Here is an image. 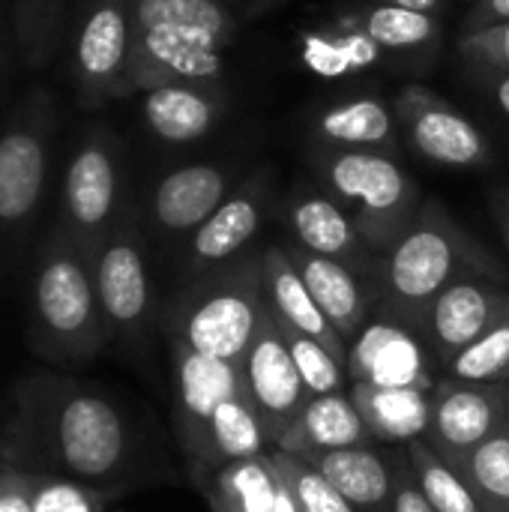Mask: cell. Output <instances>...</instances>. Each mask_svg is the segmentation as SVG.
<instances>
[{
  "mask_svg": "<svg viewBox=\"0 0 509 512\" xmlns=\"http://www.w3.org/2000/svg\"><path fill=\"white\" fill-rule=\"evenodd\" d=\"M267 198H270V183L264 174H255L249 183L234 189L222 201V207L195 234L186 237V252H183L186 279H198L204 273H213L243 258V249L255 240L261 228Z\"/></svg>",
  "mask_w": 509,
  "mask_h": 512,
  "instance_id": "17",
  "label": "cell"
},
{
  "mask_svg": "<svg viewBox=\"0 0 509 512\" xmlns=\"http://www.w3.org/2000/svg\"><path fill=\"white\" fill-rule=\"evenodd\" d=\"M390 512H435L432 504L423 498L408 459H396V486H393Z\"/></svg>",
  "mask_w": 509,
  "mask_h": 512,
  "instance_id": "39",
  "label": "cell"
},
{
  "mask_svg": "<svg viewBox=\"0 0 509 512\" xmlns=\"http://www.w3.org/2000/svg\"><path fill=\"white\" fill-rule=\"evenodd\" d=\"M231 195V174L213 162H192L168 171L150 192V228L171 240L195 234Z\"/></svg>",
  "mask_w": 509,
  "mask_h": 512,
  "instance_id": "18",
  "label": "cell"
},
{
  "mask_svg": "<svg viewBox=\"0 0 509 512\" xmlns=\"http://www.w3.org/2000/svg\"><path fill=\"white\" fill-rule=\"evenodd\" d=\"M348 381L369 387L435 390V354L417 327L375 312L348 345Z\"/></svg>",
  "mask_w": 509,
  "mask_h": 512,
  "instance_id": "13",
  "label": "cell"
},
{
  "mask_svg": "<svg viewBox=\"0 0 509 512\" xmlns=\"http://www.w3.org/2000/svg\"><path fill=\"white\" fill-rule=\"evenodd\" d=\"M27 342L51 366L90 363L111 345L90 255L57 222L30 270Z\"/></svg>",
  "mask_w": 509,
  "mask_h": 512,
  "instance_id": "4",
  "label": "cell"
},
{
  "mask_svg": "<svg viewBox=\"0 0 509 512\" xmlns=\"http://www.w3.org/2000/svg\"><path fill=\"white\" fill-rule=\"evenodd\" d=\"M492 96H495V102L501 105V111L509 117V75H498V78H495Z\"/></svg>",
  "mask_w": 509,
  "mask_h": 512,
  "instance_id": "42",
  "label": "cell"
},
{
  "mask_svg": "<svg viewBox=\"0 0 509 512\" xmlns=\"http://www.w3.org/2000/svg\"><path fill=\"white\" fill-rule=\"evenodd\" d=\"M372 3H381V6H405V9H417V12H429V15H438L444 0H372Z\"/></svg>",
  "mask_w": 509,
  "mask_h": 512,
  "instance_id": "41",
  "label": "cell"
},
{
  "mask_svg": "<svg viewBox=\"0 0 509 512\" xmlns=\"http://www.w3.org/2000/svg\"><path fill=\"white\" fill-rule=\"evenodd\" d=\"M276 321H279V318H276ZM279 327H282V333H285V342H288V348H291V357H294V363H297V372H300L303 387H306L309 396L348 393V384H351V381H348V366H345L336 354H330L321 342L303 336L300 330H294V327H288V324H282V321H279Z\"/></svg>",
  "mask_w": 509,
  "mask_h": 512,
  "instance_id": "34",
  "label": "cell"
},
{
  "mask_svg": "<svg viewBox=\"0 0 509 512\" xmlns=\"http://www.w3.org/2000/svg\"><path fill=\"white\" fill-rule=\"evenodd\" d=\"M378 444L360 417L351 393L309 396L294 426L285 432L276 450L303 456L318 450H348V447H372Z\"/></svg>",
  "mask_w": 509,
  "mask_h": 512,
  "instance_id": "24",
  "label": "cell"
},
{
  "mask_svg": "<svg viewBox=\"0 0 509 512\" xmlns=\"http://www.w3.org/2000/svg\"><path fill=\"white\" fill-rule=\"evenodd\" d=\"M306 459L357 512H390L396 486V459L372 447L318 450L303 453Z\"/></svg>",
  "mask_w": 509,
  "mask_h": 512,
  "instance_id": "22",
  "label": "cell"
},
{
  "mask_svg": "<svg viewBox=\"0 0 509 512\" xmlns=\"http://www.w3.org/2000/svg\"><path fill=\"white\" fill-rule=\"evenodd\" d=\"M447 378L474 381V384H501L509 381V318L486 330L477 342L459 351L447 366Z\"/></svg>",
  "mask_w": 509,
  "mask_h": 512,
  "instance_id": "33",
  "label": "cell"
},
{
  "mask_svg": "<svg viewBox=\"0 0 509 512\" xmlns=\"http://www.w3.org/2000/svg\"><path fill=\"white\" fill-rule=\"evenodd\" d=\"M261 3H270V0H261Z\"/></svg>",
  "mask_w": 509,
  "mask_h": 512,
  "instance_id": "44",
  "label": "cell"
},
{
  "mask_svg": "<svg viewBox=\"0 0 509 512\" xmlns=\"http://www.w3.org/2000/svg\"><path fill=\"white\" fill-rule=\"evenodd\" d=\"M509 318V291L504 282L465 276L444 288L420 321V333L441 369L477 342L486 330Z\"/></svg>",
  "mask_w": 509,
  "mask_h": 512,
  "instance_id": "15",
  "label": "cell"
},
{
  "mask_svg": "<svg viewBox=\"0 0 509 512\" xmlns=\"http://www.w3.org/2000/svg\"><path fill=\"white\" fill-rule=\"evenodd\" d=\"M168 348H171V381H174V429H177L180 450L189 462L198 453L216 408L228 396L243 393L246 384H243L240 363L204 357L177 345Z\"/></svg>",
  "mask_w": 509,
  "mask_h": 512,
  "instance_id": "16",
  "label": "cell"
},
{
  "mask_svg": "<svg viewBox=\"0 0 509 512\" xmlns=\"http://www.w3.org/2000/svg\"><path fill=\"white\" fill-rule=\"evenodd\" d=\"M117 492L30 468V512H105Z\"/></svg>",
  "mask_w": 509,
  "mask_h": 512,
  "instance_id": "35",
  "label": "cell"
},
{
  "mask_svg": "<svg viewBox=\"0 0 509 512\" xmlns=\"http://www.w3.org/2000/svg\"><path fill=\"white\" fill-rule=\"evenodd\" d=\"M132 6L129 0H84L72 39L75 102L99 111L111 99L129 96Z\"/></svg>",
  "mask_w": 509,
  "mask_h": 512,
  "instance_id": "10",
  "label": "cell"
},
{
  "mask_svg": "<svg viewBox=\"0 0 509 512\" xmlns=\"http://www.w3.org/2000/svg\"><path fill=\"white\" fill-rule=\"evenodd\" d=\"M288 228L294 231L297 246L342 261L363 276L378 273V255L363 243L351 216L330 195L306 192L294 198V204L288 207Z\"/></svg>",
  "mask_w": 509,
  "mask_h": 512,
  "instance_id": "20",
  "label": "cell"
},
{
  "mask_svg": "<svg viewBox=\"0 0 509 512\" xmlns=\"http://www.w3.org/2000/svg\"><path fill=\"white\" fill-rule=\"evenodd\" d=\"M273 462L300 512H357L306 459L285 450H273Z\"/></svg>",
  "mask_w": 509,
  "mask_h": 512,
  "instance_id": "36",
  "label": "cell"
},
{
  "mask_svg": "<svg viewBox=\"0 0 509 512\" xmlns=\"http://www.w3.org/2000/svg\"><path fill=\"white\" fill-rule=\"evenodd\" d=\"M0 512H30V468L0 444Z\"/></svg>",
  "mask_w": 509,
  "mask_h": 512,
  "instance_id": "38",
  "label": "cell"
},
{
  "mask_svg": "<svg viewBox=\"0 0 509 512\" xmlns=\"http://www.w3.org/2000/svg\"><path fill=\"white\" fill-rule=\"evenodd\" d=\"M462 477L486 512H509V423L483 441L462 465Z\"/></svg>",
  "mask_w": 509,
  "mask_h": 512,
  "instance_id": "31",
  "label": "cell"
},
{
  "mask_svg": "<svg viewBox=\"0 0 509 512\" xmlns=\"http://www.w3.org/2000/svg\"><path fill=\"white\" fill-rule=\"evenodd\" d=\"M339 21L348 24L351 30L366 33L384 51L387 48H399V51L417 48V45H426L429 39H435V33H438V15L405 9V6H381V3L357 9Z\"/></svg>",
  "mask_w": 509,
  "mask_h": 512,
  "instance_id": "30",
  "label": "cell"
},
{
  "mask_svg": "<svg viewBox=\"0 0 509 512\" xmlns=\"http://www.w3.org/2000/svg\"><path fill=\"white\" fill-rule=\"evenodd\" d=\"M126 207L120 144L108 129L93 126L69 153L57 225L90 255L111 234Z\"/></svg>",
  "mask_w": 509,
  "mask_h": 512,
  "instance_id": "9",
  "label": "cell"
},
{
  "mask_svg": "<svg viewBox=\"0 0 509 512\" xmlns=\"http://www.w3.org/2000/svg\"><path fill=\"white\" fill-rule=\"evenodd\" d=\"M465 276L504 282V267L465 228H459L441 204L423 201L405 234L378 258L375 312L420 330L435 297Z\"/></svg>",
  "mask_w": 509,
  "mask_h": 512,
  "instance_id": "3",
  "label": "cell"
},
{
  "mask_svg": "<svg viewBox=\"0 0 509 512\" xmlns=\"http://www.w3.org/2000/svg\"><path fill=\"white\" fill-rule=\"evenodd\" d=\"M318 138L330 144V150H375L387 153L399 144V120L396 111L381 99L357 96L330 105L315 120Z\"/></svg>",
  "mask_w": 509,
  "mask_h": 512,
  "instance_id": "27",
  "label": "cell"
},
{
  "mask_svg": "<svg viewBox=\"0 0 509 512\" xmlns=\"http://www.w3.org/2000/svg\"><path fill=\"white\" fill-rule=\"evenodd\" d=\"M225 84H162L144 93L141 117L165 144L201 141L225 114Z\"/></svg>",
  "mask_w": 509,
  "mask_h": 512,
  "instance_id": "21",
  "label": "cell"
},
{
  "mask_svg": "<svg viewBox=\"0 0 509 512\" xmlns=\"http://www.w3.org/2000/svg\"><path fill=\"white\" fill-rule=\"evenodd\" d=\"M69 0H15V36L18 51L30 69L45 66L63 36Z\"/></svg>",
  "mask_w": 509,
  "mask_h": 512,
  "instance_id": "32",
  "label": "cell"
},
{
  "mask_svg": "<svg viewBox=\"0 0 509 512\" xmlns=\"http://www.w3.org/2000/svg\"><path fill=\"white\" fill-rule=\"evenodd\" d=\"M108 342L138 351L156 324V294L144 258L141 219L129 204L111 234L90 252Z\"/></svg>",
  "mask_w": 509,
  "mask_h": 512,
  "instance_id": "8",
  "label": "cell"
},
{
  "mask_svg": "<svg viewBox=\"0 0 509 512\" xmlns=\"http://www.w3.org/2000/svg\"><path fill=\"white\" fill-rule=\"evenodd\" d=\"M393 111L405 138L423 159L444 168H480L492 162L489 138L435 90L408 84L399 90Z\"/></svg>",
  "mask_w": 509,
  "mask_h": 512,
  "instance_id": "12",
  "label": "cell"
},
{
  "mask_svg": "<svg viewBox=\"0 0 509 512\" xmlns=\"http://www.w3.org/2000/svg\"><path fill=\"white\" fill-rule=\"evenodd\" d=\"M297 45H300L303 66L312 75L330 78V81L369 72L381 60V54H384V48L378 42H372L360 30H351L342 21H333L327 27L300 30L297 33Z\"/></svg>",
  "mask_w": 509,
  "mask_h": 512,
  "instance_id": "28",
  "label": "cell"
},
{
  "mask_svg": "<svg viewBox=\"0 0 509 512\" xmlns=\"http://www.w3.org/2000/svg\"><path fill=\"white\" fill-rule=\"evenodd\" d=\"M9 402L0 444L27 468L117 495L147 480L144 438L129 411L102 387L39 369L12 387Z\"/></svg>",
  "mask_w": 509,
  "mask_h": 512,
  "instance_id": "1",
  "label": "cell"
},
{
  "mask_svg": "<svg viewBox=\"0 0 509 512\" xmlns=\"http://www.w3.org/2000/svg\"><path fill=\"white\" fill-rule=\"evenodd\" d=\"M129 96L162 84H222L237 18L225 0H129Z\"/></svg>",
  "mask_w": 509,
  "mask_h": 512,
  "instance_id": "2",
  "label": "cell"
},
{
  "mask_svg": "<svg viewBox=\"0 0 509 512\" xmlns=\"http://www.w3.org/2000/svg\"><path fill=\"white\" fill-rule=\"evenodd\" d=\"M459 48L474 66L495 75H509V21L483 30H465Z\"/></svg>",
  "mask_w": 509,
  "mask_h": 512,
  "instance_id": "37",
  "label": "cell"
},
{
  "mask_svg": "<svg viewBox=\"0 0 509 512\" xmlns=\"http://www.w3.org/2000/svg\"><path fill=\"white\" fill-rule=\"evenodd\" d=\"M509 21V0H480L471 15L465 30H483V27H495V24H507Z\"/></svg>",
  "mask_w": 509,
  "mask_h": 512,
  "instance_id": "40",
  "label": "cell"
},
{
  "mask_svg": "<svg viewBox=\"0 0 509 512\" xmlns=\"http://www.w3.org/2000/svg\"><path fill=\"white\" fill-rule=\"evenodd\" d=\"M240 369H243L246 393H249L255 411L261 414L270 444L276 450L279 441L285 438V432L294 426L297 414L303 411L309 393L303 387V378L297 372V363L291 357V348L285 342V333H282L273 309H267Z\"/></svg>",
  "mask_w": 509,
  "mask_h": 512,
  "instance_id": "14",
  "label": "cell"
},
{
  "mask_svg": "<svg viewBox=\"0 0 509 512\" xmlns=\"http://www.w3.org/2000/svg\"><path fill=\"white\" fill-rule=\"evenodd\" d=\"M267 309L270 300L261 255H246L189 279L159 315V324L168 345L243 363Z\"/></svg>",
  "mask_w": 509,
  "mask_h": 512,
  "instance_id": "5",
  "label": "cell"
},
{
  "mask_svg": "<svg viewBox=\"0 0 509 512\" xmlns=\"http://www.w3.org/2000/svg\"><path fill=\"white\" fill-rule=\"evenodd\" d=\"M495 210H498V225H501V234H504V240H507V246H509V198H501V201L495 204Z\"/></svg>",
  "mask_w": 509,
  "mask_h": 512,
  "instance_id": "43",
  "label": "cell"
},
{
  "mask_svg": "<svg viewBox=\"0 0 509 512\" xmlns=\"http://www.w3.org/2000/svg\"><path fill=\"white\" fill-rule=\"evenodd\" d=\"M261 264H264V282H267V300L273 315L300 330L303 336L321 342L330 354H336L345 366H348V342L339 336V330L327 321V315L318 309L315 297L309 294L303 276L297 273L291 255L285 246H267L261 252Z\"/></svg>",
  "mask_w": 509,
  "mask_h": 512,
  "instance_id": "23",
  "label": "cell"
},
{
  "mask_svg": "<svg viewBox=\"0 0 509 512\" xmlns=\"http://www.w3.org/2000/svg\"><path fill=\"white\" fill-rule=\"evenodd\" d=\"M405 459L411 462L417 486L435 512H486L462 471L444 462L426 438L405 444Z\"/></svg>",
  "mask_w": 509,
  "mask_h": 512,
  "instance_id": "29",
  "label": "cell"
},
{
  "mask_svg": "<svg viewBox=\"0 0 509 512\" xmlns=\"http://www.w3.org/2000/svg\"><path fill=\"white\" fill-rule=\"evenodd\" d=\"M297 273L303 276L309 294L315 297L318 309L327 315V321L339 330V336L351 345L354 336L369 324L378 306V291L366 285V276L354 267L315 255L303 246H285Z\"/></svg>",
  "mask_w": 509,
  "mask_h": 512,
  "instance_id": "19",
  "label": "cell"
},
{
  "mask_svg": "<svg viewBox=\"0 0 509 512\" xmlns=\"http://www.w3.org/2000/svg\"><path fill=\"white\" fill-rule=\"evenodd\" d=\"M327 195L357 225L363 243L381 258L423 207L417 180L387 153L327 150L318 159Z\"/></svg>",
  "mask_w": 509,
  "mask_h": 512,
  "instance_id": "6",
  "label": "cell"
},
{
  "mask_svg": "<svg viewBox=\"0 0 509 512\" xmlns=\"http://www.w3.org/2000/svg\"><path fill=\"white\" fill-rule=\"evenodd\" d=\"M348 393L378 444H411L429 435L432 390L351 384Z\"/></svg>",
  "mask_w": 509,
  "mask_h": 512,
  "instance_id": "25",
  "label": "cell"
},
{
  "mask_svg": "<svg viewBox=\"0 0 509 512\" xmlns=\"http://www.w3.org/2000/svg\"><path fill=\"white\" fill-rule=\"evenodd\" d=\"M210 512H276L282 498V477L273 450L243 462H231L195 486Z\"/></svg>",
  "mask_w": 509,
  "mask_h": 512,
  "instance_id": "26",
  "label": "cell"
},
{
  "mask_svg": "<svg viewBox=\"0 0 509 512\" xmlns=\"http://www.w3.org/2000/svg\"><path fill=\"white\" fill-rule=\"evenodd\" d=\"M509 423V381L474 384L441 375L432 390V423L426 441L459 468L483 441Z\"/></svg>",
  "mask_w": 509,
  "mask_h": 512,
  "instance_id": "11",
  "label": "cell"
},
{
  "mask_svg": "<svg viewBox=\"0 0 509 512\" xmlns=\"http://www.w3.org/2000/svg\"><path fill=\"white\" fill-rule=\"evenodd\" d=\"M57 111L48 90H30L0 129V255L18 258L48 189Z\"/></svg>",
  "mask_w": 509,
  "mask_h": 512,
  "instance_id": "7",
  "label": "cell"
}]
</instances>
